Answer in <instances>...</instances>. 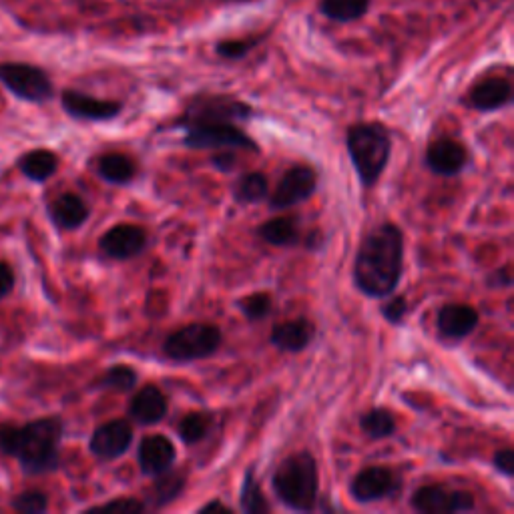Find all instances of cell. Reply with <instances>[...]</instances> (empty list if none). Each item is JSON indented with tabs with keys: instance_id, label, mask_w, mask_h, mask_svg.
I'll return each instance as SVG.
<instances>
[{
	"instance_id": "cell-25",
	"label": "cell",
	"mask_w": 514,
	"mask_h": 514,
	"mask_svg": "<svg viewBox=\"0 0 514 514\" xmlns=\"http://www.w3.org/2000/svg\"><path fill=\"white\" fill-rule=\"evenodd\" d=\"M260 237L276 247H288V245H296L300 239V227H298V219L290 217V215H282V217H274L270 221H266L260 227Z\"/></svg>"
},
{
	"instance_id": "cell-19",
	"label": "cell",
	"mask_w": 514,
	"mask_h": 514,
	"mask_svg": "<svg viewBox=\"0 0 514 514\" xmlns=\"http://www.w3.org/2000/svg\"><path fill=\"white\" fill-rule=\"evenodd\" d=\"M512 101V85L508 79L490 77L472 87L468 105L480 113H490L506 107Z\"/></svg>"
},
{
	"instance_id": "cell-14",
	"label": "cell",
	"mask_w": 514,
	"mask_h": 514,
	"mask_svg": "<svg viewBox=\"0 0 514 514\" xmlns=\"http://www.w3.org/2000/svg\"><path fill=\"white\" fill-rule=\"evenodd\" d=\"M61 105L73 119L81 121H111L123 111V105L119 101L97 99L73 89L61 95Z\"/></svg>"
},
{
	"instance_id": "cell-22",
	"label": "cell",
	"mask_w": 514,
	"mask_h": 514,
	"mask_svg": "<svg viewBox=\"0 0 514 514\" xmlns=\"http://www.w3.org/2000/svg\"><path fill=\"white\" fill-rule=\"evenodd\" d=\"M97 173L113 185H129L137 175V165L123 153H107L97 161Z\"/></svg>"
},
{
	"instance_id": "cell-6",
	"label": "cell",
	"mask_w": 514,
	"mask_h": 514,
	"mask_svg": "<svg viewBox=\"0 0 514 514\" xmlns=\"http://www.w3.org/2000/svg\"><path fill=\"white\" fill-rule=\"evenodd\" d=\"M253 117V109L233 97L205 95L189 103L183 117L177 119V127L205 125V123H243Z\"/></svg>"
},
{
	"instance_id": "cell-41",
	"label": "cell",
	"mask_w": 514,
	"mask_h": 514,
	"mask_svg": "<svg viewBox=\"0 0 514 514\" xmlns=\"http://www.w3.org/2000/svg\"><path fill=\"white\" fill-rule=\"evenodd\" d=\"M199 512L201 514H211V512H221V514H231L233 510L229 508V506H225L223 502H219V500H213V502H207L205 506H201L199 508Z\"/></svg>"
},
{
	"instance_id": "cell-33",
	"label": "cell",
	"mask_w": 514,
	"mask_h": 514,
	"mask_svg": "<svg viewBox=\"0 0 514 514\" xmlns=\"http://www.w3.org/2000/svg\"><path fill=\"white\" fill-rule=\"evenodd\" d=\"M237 306L243 312V316L247 320H251V322L266 320L272 314V310H274L272 298L268 294H251V296L239 300Z\"/></svg>"
},
{
	"instance_id": "cell-3",
	"label": "cell",
	"mask_w": 514,
	"mask_h": 514,
	"mask_svg": "<svg viewBox=\"0 0 514 514\" xmlns=\"http://www.w3.org/2000/svg\"><path fill=\"white\" fill-rule=\"evenodd\" d=\"M272 488L278 500L296 512H310L316 508L320 474L316 458L302 450L280 462L272 474Z\"/></svg>"
},
{
	"instance_id": "cell-2",
	"label": "cell",
	"mask_w": 514,
	"mask_h": 514,
	"mask_svg": "<svg viewBox=\"0 0 514 514\" xmlns=\"http://www.w3.org/2000/svg\"><path fill=\"white\" fill-rule=\"evenodd\" d=\"M65 424L59 416L39 418L27 424L0 426V452L17 458L21 468L31 474L55 472L61 464V442Z\"/></svg>"
},
{
	"instance_id": "cell-20",
	"label": "cell",
	"mask_w": 514,
	"mask_h": 514,
	"mask_svg": "<svg viewBox=\"0 0 514 514\" xmlns=\"http://www.w3.org/2000/svg\"><path fill=\"white\" fill-rule=\"evenodd\" d=\"M167 412H169L167 396L157 386L141 388L129 404V416L143 426L161 422L167 416Z\"/></svg>"
},
{
	"instance_id": "cell-10",
	"label": "cell",
	"mask_w": 514,
	"mask_h": 514,
	"mask_svg": "<svg viewBox=\"0 0 514 514\" xmlns=\"http://www.w3.org/2000/svg\"><path fill=\"white\" fill-rule=\"evenodd\" d=\"M318 187L316 171L308 165H296L278 183L270 197V209H290L308 201Z\"/></svg>"
},
{
	"instance_id": "cell-32",
	"label": "cell",
	"mask_w": 514,
	"mask_h": 514,
	"mask_svg": "<svg viewBox=\"0 0 514 514\" xmlns=\"http://www.w3.org/2000/svg\"><path fill=\"white\" fill-rule=\"evenodd\" d=\"M262 43L260 37H247V39H223L215 45V53L227 61L245 59L257 45Z\"/></svg>"
},
{
	"instance_id": "cell-35",
	"label": "cell",
	"mask_w": 514,
	"mask_h": 514,
	"mask_svg": "<svg viewBox=\"0 0 514 514\" xmlns=\"http://www.w3.org/2000/svg\"><path fill=\"white\" fill-rule=\"evenodd\" d=\"M91 510H95V512H125V514H135V512H143V510H145V504L139 502L137 498H117V500H113V502L95 506V508H91Z\"/></svg>"
},
{
	"instance_id": "cell-15",
	"label": "cell",
	"mask_w": 514,
	"mask_h": 514,
	"mask_svg": "<svg viewBox=\"0 0 514 514\" xmlns=\"http://www.w3.org/2000/svg\"><path fill=\"white\" fill-rule=\"evenodd\" d=\"M175 446L173 442L163 434H153L141 440L137 450V460L141 466V472L145 476H159L167 472L175 462Z\"/></svg>"
},
{
	"instance_id": "cell-23",
	"label": "cell",
	"mask_w": 514,
	"mask_h": 514,
	"mask_svg": "<svg viewBox=\"0 0 514 514\" xmlns=\"http://www.w3.org/2000/svg\"><path fill=\"white\" fill-rule=\"evenodd\" d=\"M372 0H320L318 11L334 23H354L368 15Z\"/></svg>"
},
{
	"instance_id": "cell-37",
	"label": "cell",
	"mask_w": 514,
	"mask_h": 514,
	"mask_svg": "<svg viewBox=\"0 0 514 514\" xmlns=\"http://www.w3.org/2000/svg\"><path fill=\"white\" fill-rule=\"evenodd\" d=\"M492 466L506 478H512L514 474V452L512 448H502L498 452H494L492 456Z\"/></svg>"
},
{
	"instance_id": "cell-39",
	"label": "cell",
	"mask_w": 514,
	"mask_h": 514,
	"mask_svg": "<svg viewBox=\"0 0 514 514\" xmlns=\"http://www.w3.org/2000/svg\"><path fill=\"white\" fill-rule=\"evenodd\" d=\"M488 286L490 288H510L512 286V276H510V268L504 266L502 270H496L490 274L488 278Z\"/></svg>"
},
{
	"instance_id": "cell-16",
	"label": "cell",
	"mask_w": 514,
	"mask_h": 514,
	"mask_svg": "<svg viewBox=\"0 0 514 514\" xmlns=\"http://www.w3.org/2000/svg\"><path fill=\"white\" fill-rule=\"evenodd\" d=\"M468 163L466 149L454 139H438L430 143L426 151V165L432 173L442 177H454L464 171Z\"/></svg>"
},
{
	"instance_id": "cell-26",
	"label": "cell",
	"mask_w": 514,
	"mask_h": 514,
	"mask_svg": "<svg viewBox=\"0 0 514 514\" xmlns=\"http://www.w3.org/2000/svg\"><path fill=\"white\" fill-rule=\"evenodd\" d=\"M270 183L268 177L260 171H251L241 175L233 185V199L241 205H253L268 199Z\"/></svg>"
},
{
	"instance_id": "cell-34",
	"label": "cell",
	"mask_w": 514,
	"mask_h": 514,
	"mask_svg": "<svg viewBox=\"0 0 514 514\" xmlns=\"http://www.w3.org/2000/svg\"><path fill=\"white\" fill-rule=\"evenodd\" d=\"M13 508L21 514H43L49 510V496L43 490H27L13 498Z\"/></svg>"
},
{
	"instance_id": "cell-24",
	"label": "cell",
	"mask_w": 514,
	"mask_h": 514,
	"mask_svg": "<svg viewBox=\"0 0 514 514\" xmlns=\"http://www.w3.org/2000/svg\"><path fill=\"white\" fill-rule=\"evenodd\" d=\"M19 167L27 179H31L35 183H45L57 173L59 159L53 151L37 149V151L23 155L19 161Z\"/></svg>"
},
{
	"instance_id": "cell-12",
	"label": "cell",
	"mask_w": 514,
	"mask_h": 514,
	"mask_svg": "<svg viewBox=\"0 0 514 514\" xmlns=\"http://www.w3.org/2000/svg\"><path fill=\"white\" fill-rule=\"evenodd\" d=\"M133 444V426L129 420H111L101 424L91 440H89V450L93 456L99 460H117L121 458Z\"/></svg>"
},
{
	"instance_id": "cell-11",
	"label": "cell",
	"mask_w": 514,
	"mask_h": 514,
	"mask_svg": "<svg viewBox=\"0 0 514 514\" xmlns=\"http://www.w3.org/2000/svg\"><path fill=\"white\" fill-rule=\"evenodd\" d=\"M398 490H400V478L386 466L364 468L354 476L350 486V494L354 496V500L362 504L390 498L398 494Z\"/></svg>"
},
{
	"instance_id": "cell-17",
	"label": "cell",
	"mask_w": 514,
	"mask_h": 514,
	"mask_svg": "<svg viewBox=\"0 0 514 514\" xmlns=\"http://www.w3.org/2000/svg\"><path fill=\"white\" fill-rule=\"evenodd\" d=\"M478 322H480V316L472 306L448 304L438 312L436 328L442 338L460 342L478 328Z\"/></svg>"
},
{
	"instance_id": "cell-1",
	"label": "cell",
	"mask_w": 514,
	"mask_h": 514,
	"mask_svg": "<svg viewBox=\"0 0 514 514\" xmlns=\"http://www.w3.org/2000/svg\"><path fill=\"white\" fill-rule=\"evenodd\" d=\"M402 270L404 235L394 223H382L366 235L356 253L354 284L364 296L382 300L398 288Z\"/></svg>"
},
{
	"instance_id": "cell-9",
	"label": "cell",
	"mask_w": 514,
	"mask_h": 514,
	"mask_svg": "<svg viewBox=\"0 0 514 514\" xmlns=\"http://www.w3.org/2000/svg\"><path fill=\"white\" fill-rule=\"evenodd\" d=\"M410 504L414 510L422 514H450V512H466L474 508V498L466 490H452L446 486L430 484L418 488Z\"/></svg>"
},
{
	"instance_id": "cell-28",
	"label": "cell",
	"mask_w": 514,
	"mask_h": 514,
	"mask_svg": "<svg viewBox=\"0 0 514 514\" xmlns=\"http://www.w3.org/2000/svg\"><path fill=\"white\" fill-rule=\"evenodd\" d=\"M157 482L151 488V506L153 508H163L169 502H173L175 498H179V494L185 488V478L177 472H171V468L159 476H155Z\"/></svg>"
},
{
	"instance_id": "cell-29",
	"label": "cell",
	"mask_w": 514,
	"mask_h": 514,
	"mask_svg": "<svg viewBox=\"0 0 514 514\" xmlns=\"http://www.w3.org/2000/svg\"><path fill=\"white\" fill-rule=\"evenodd\" d=\"M360 428L370 440H382L396 432V420L386 408H372L362 414Z\"/></svg>"
},
{
	"instance_id": "cell-42",
	"label": "cell",
	"mask_w": 514,
	"mask_h": 514,
	"mask_svg": "<svg viewBox=\"0 0 514 514\" xmlns=\"http://www.w3.org/2000/svg\"><path fill=\"white\" fill-rule=\"evenodd\" d=\"M223 3H249V0H223Z\"/></svg>"
},
{
	"instance_id": "cell-36",
	"label": "cell",
	"mask_w": 514,
	"mask_h": 514,
	"mask_svg": "<svg viewBox=\"0 0 514 514\" xmlns=\"http://www.w3.org/2000/svg\"><path fill=\"white\" fill-rule=\"evenodd\" d=\"M408 314V302L404 296H398L390 302H386V306L382 308V316L390 322V324H402V320Z\"/></svg>"
},
{
	"instance_id": "cell-31",
	"label": "cell",
	"mask_w": 514,
	"mask_h": 514,
	"mask_svg": "<svg viewBox=\"0 0 514 514\" xmlns=\"http://www.w3.org/2000/svg\"><path fill=\"white\" fill-rule=\"evenodd\" d=\"M137 372L131 366L125 364H117L111 366L97 382V388H105V390H115V392H131L137 386Z\"/></svg>"
},
{
	"instance_id": "cell-5",
	"label": "cell",
	"mask_w": 514,
	"mask_h": 514,
	"mask_svg": "<svg viewBox=\"0 0 514 514\" xmlns=\"http://www.w3.org/2000/svg\"><path fill=\"white\" fill-rule=\"evenodd\" d=\"M223 342V334L213 324H189L173 334L163 344V354L173 362H197L211 358Z\"/></svg>"
},
{
	"instance_id": "cell-4",
	"label": "cell",
	"mask_w": 514,
	"mask_h": 514,
	"mask_svg": "<svg viewBox=\"0 0 514 514\" xmlns=\"http://www.w3.org/2000/svg\"><path fill=\"white\" fill-rule=\"evenodd\" d=\"M346 147L360 181L366 187L374 185L384 173L392 153L388 129L380 123L352 125L346 137Z\"/></svg>"
},
{
	"instance_id": "cell-18",
	"label": "cell",
	"mask_w": 514,
	"mask_h": 514,
	"mask_svg": "<svg viewBox=\"0 0 514 514\" xmlns=\"http://www.w3.org/2000/svg\"><path fill=\"white\" fill-rule=\"evenodd\" d=\"M314 334H316V328L308 318H296L274 326L270 332V342L280 352L298 354L312 344Z\"/></svg>"
},
{
	"instance_id": "cell-40",
	"label": "cell",
	"mask_w": 514,
	"mask_h": 514,
	"mask_svg": "<svg viewBox=\"0 0 514 514\" xmlns=\"http://www.w3.org/2000/svg\"><path fill=\"white\" fill-rule=\"evenodd\" d=\"M211 161L219 171H229L235 165V155L233 153H221V155H215Z\"/></svg>"
},
{
	"instance_id": "cell-8",
	"label": "cell",
	"mask_w": 514,
	"mask_h": 514,
	"mask_svg": "<svg viewBox=\"0 0 514 514\" xmlns=\"http://www.w3.org/2000/svg\"><path fill=\"white\" fill-rule=\"evenodd\" d=\"M183 145L191 149H247L257 151L255 141L235 123H205L183 127Z\"/></svg>"
},
{
	"instance_id": "cell-7",
	"label": "cell",
	"mask_w": 514,
	"mask_h": 514,
	"mask_svg": "<svg viewBox=\"0 0 514 514\" xmlns=\"http://www.w3.org/2000/svg\"><path fill=\"white\" fill-rule=\"evenodd\" d=\"M0 83L29 103H45L55 95L51 77L43 69L27 63H0Z\"/></svg>"
},
{
	"instance_id": "cell-30",
	"label": "cell",
	"mask_w": 514,
	"mask_h": 514,
	"mask_svg": "<svg viewBox=\"0 0 514 514\" xmlns=\"http://www.w3.org/2000/svg\"><path fill=\"white\" fill-rule=\"evenodd\" d=\"M211 422L213 420H211L209 414H205V412H191V414L181 418V422L177 426V434L189 446L199 444L201 440H205L209 436Z\"/></svg>"
},
{
	"instance_id": "cell-21",
	"label": "cell",
	"mask_w": 514,
	"mask_h": 514,
	"mask_svg": "<svg viewBox=\"0 0 514 514\" xmlns=\"http://www.w3.org/2000/svg\"><path fill=\"white\" fill-rule=\"evenodd\" d=\"M91 215L89 205L77 193H63L49 205V217L59 229H79Z\"/></svg>"
},
{
	"instance_id": "cell-38",
	"label": "cell",
	"mask_w": 514,
	"mask_h": 514,
	"mask_svg": "<svg viewBox=\"0 0 514 514\" xmlns=\"http://www.w3.org/2000/svg\"><path fill=\"white\" fill-rule=\"evenodd\" d=\"M15 288V272L9 264L0 262V300L7 298Z\"/></svg>"
},
{
	"instance_id": "cell-13",
	"label": "cell",
	"mask_w": 514,
	"mask_h": 514,
	"mask_svg": "<svg viewBox=\"0 0 514 514\" xmlns=\"http://www.w3.org/2000/svg\"><path fill=\"white\" fill-rule=\"evenodd\" d=\"M99 247L111 260H133V257L143 253V249L147 247V233L139 225L119 223L101 237Z\"/></svg>"
},
{
	"instance_id": "cell-27",
	"label": "cell",
	"mask_w": 514,
	"mask_h": 514,
	"mask_svg": "<svg viewBox=\"0 0 514 514\" xmlns=\"http://www.w3.org/2000/svg\"><path fill=\"white\" fill-rule=\"evenodd\" d=\"M239 508L245 514H264L270 512V502L266 500V494L260 486V480L255 478L253 468L245 470L243 484L239 490Z\"/></svg>"
}]
</instances>
